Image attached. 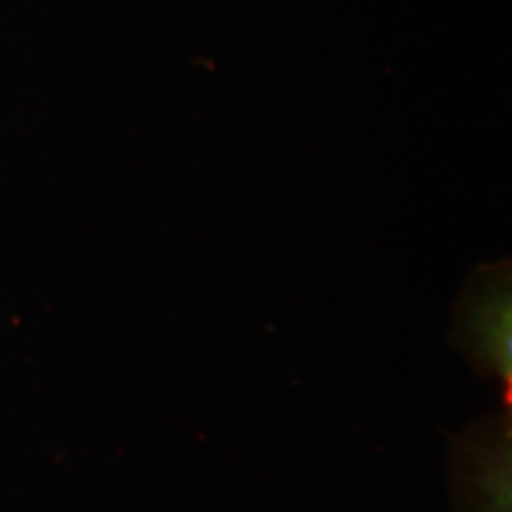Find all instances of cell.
Here are the masks:
<instances>
[{
    "instance_id": "1",
    "label": "cell",
    "mask_w": 512,
    "mask_h": 512,
    "mask_svg": "<svg viewBox=\"0 0 512 512\" xmlns=\"http://www.w3.org/2000/svg\"><path fill=\"white\" fill-rule=\"evenodd\" d=\"M510 264L479 266L453 313L451 347L482 380L494 382L501 406L512 408V294Z\"/></svg>"
},
{
    "instance_id": "2",
    "label": "cell",
    "mask_w": 512,
    "mask_h": 512,
    "mask_svg": "<svg viewBox=\"0 0 512 512\" xmlns=\"http://www.w3.org/2000/svg\"><path fill=\"white\" fill-rule=\"evenodd\" d=\"M456 512H512V408L472 420L451 437Z\"/></svg>"
}]
</instances>
